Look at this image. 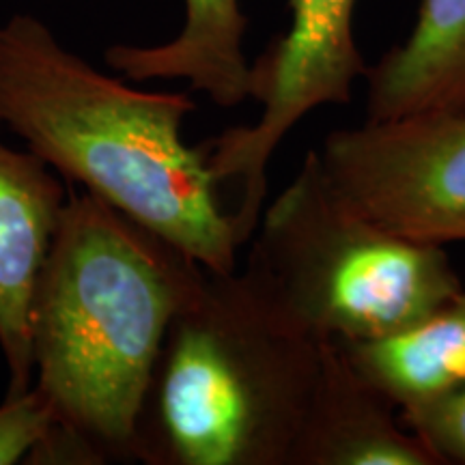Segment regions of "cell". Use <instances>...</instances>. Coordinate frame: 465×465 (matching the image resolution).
Segmentation results:
<instances>
[{"label":"cell","instance_id":"obj_4","mask_svg":"<svg viewBox=\"0 0 465 465\" xmlns=\"http://www.w3.org/2000/svg\"><path fill=\"white\" fill-rule=\"evenodd\" d=\"M243 274L311 341H375L463 289L444 246L383 229L342 199L317 149L261 213Z\"/></svg>","mask_w":465,"mask_h":465},{"label":"cell","instance_id":"obj_1","mask_svg":"<svg viewBox=\"0 0 465 465\" xmlns=\"http://www.w3.org/2000/svg\"><path fill=\"white\" fill-rule=\"evenodd\" d=\"M188 93L141 91L97 72L48 25H0V124L69 183L158 232L212 272L237 270L231 213L220 207L209 149L183 143Z\"/></svg>","mask_w":465,"mask_h":465},{"label":"cell","instance_id":"obj_10","mask_svg":"<svg viewBox=\"0 0 465 465\" xmlns=\"http://www.w3.org/2000/svg\"><path fill=\"white\" fill-rule=\"evenodd\" d=\"M364 75L366 121L465 110V0H422L410 37Z\"/></svg>","mask_w":465,"mask_h":465},{"label":"cell","instance_id":"obj_11","mask_svg":"<svg viewBox=\"0 0 465 465\" xmlns=\"http://www.w3.org/2000/svg\"><path fill=\"white\" fill-rule=\"evenodd\" d=\"M339 345L401 414L416 410L465 381V289L397 334Z\"/></svg>","mask_w":465,"mask_h":465},{"label":"cell","instance_id":"obj_3","mask_svg":"<svg viewBox=\"0 0 465 465\" xmlns=\"http://www.w3.org/2000/svg\"><path fill=\"white\" fill-rule=\"evenodd\" d=\"M319 342L291 330L246 274L212 272L173 317L134 459L147 465H291Z\"/></svg>","mask_w":465,"mask_h":465},{"label":"cell","instance_id":"obj_12","mask_svg":"<svg viewBox=\"0 0 465 465\" xmlns=\"http://www.w3.org/2000/svg\"><path fill=\"white\" fill-rule=\"evenodd\" d=\"M401 418L438 457L440 465H465V381L416 410L403 411Z\"/></svg>","mask_w":465,"mask_h":465},{"label":"cell","instance_id":"obj_8","mask_svg":"<svg viewBox=\"0 0 465 465\" xmlns=\"http://www.w3.org/2000/svg\"><path fill=\"white\" fill-rule=\"evenodd\" d=\"M336 341H319V371L291 465H440Z\"/></svg>","mask_w":465,"mask_h":465},{"label":"cell","instance_id":"obj_7","mask_svg":"<svg viewBox=\"0 0 465 465\" xmlns=\"http://www.w3.org/2000/svg\"><path fill=\"white\" fill-rule=\"evenodd\" d=\"M67 194L39 155L0 141V351L9 369L7 397L33 386V295Z\"/></svg>","mask_w":465,"mask_h":465},{"label":"cell","instance_id":"obj_13","mask_svg":"<svg viewBox=\"0 0 465 465\" xmlns=\"http://www.w3.org/2000/svg\"><path fill=\"white\" fill-rule=\"evenodd\" d=\"M56 424L50 401L37 386L0 405V465L26 461Z\"/></svg>","mask_w":465,"mask_h":465},{"label":"cell","instance_id":"obj_5","mask_svg":"<svg viewBox=\"0 0 465 465\" xmlns=\"http://www.w3.org/2000/svg\"><path fill=\"white\" fill-rule=\"evenodd\" d=\"M289 31L250 65V97L263 113L254 125L231 127L207 144L216 183L240 185L231 212L240 243L257 231L267 196V164L282 138L325 104H347L364 58L353 37L356 0H289Z\"/></svg>","mask_w":465,"mask_h":465},{"label":"cell","instance_id":"obj_6","mask_svg":"<svg viewBox=\"0 0 465 465\" xmlns=\"http://www.w3.org/2000/svg\"><path fill=\"white\" fill-rule=\"evenodd\" d=\"M319 160L360 213L407 240L465 242V110H427L328 134Z\"/></svg>","mask_w":465,"mask_h":465},{"label":"cell","instance_id":"obj_9","mask_svg":"<svg viewBox=\"0 0 465 465\" xmlns=\"http://www.w3.org/2000/svg\"><path fill=\"white\" fill-rule=\"evenodd\" d=\"M177 37L160 45L116 44L106 63L127 80H188L213 104L232 108L250 97V63L243 52L248 20L242 0H183Z\"/></svg>","mask_w":465,"mask_h":465},{"label":"cell","instance_id":"obj_2","mask_svg":"<svg viewBox=\"0 0 465 465\" xmlns=\"http://www.w3.org/2000/svg\"><path fill=\"white\" fill-rule=\"evenodd\" d=\"M205 267L89 190H69L31 311L37 381L56 427L97 463L134 459L168 325Z\"/></svg>","mask_w":465,"mask_h":465}]
</instances>
